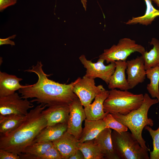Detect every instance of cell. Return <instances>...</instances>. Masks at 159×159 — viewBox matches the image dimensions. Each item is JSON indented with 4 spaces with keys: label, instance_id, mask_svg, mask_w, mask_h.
<instances>
[{
    "label": "cell",
    "instance_id": "cell-7",
    "mask_svg": "<svg viewBox=\"0 0 159 159\" xmlns=\"http://www.w3.org/2000/svg\"><path fill=\"white\" fill-rule=\"evenodd\" d=\"M78 79L73 91L84 107L90 104L97 95L106 90L101 85L96 86L94 79L85 75Z\"/></svg>",
    "mask_w": 159,
    "mask_h": 159
},
{
    "label": "cell",
    "instance_id": "cell-1",
    "mask_svg": "<svg viewBox=\"0 0 159 159\" xmlns=\"http://www.w3.org/2000/svg\"><path fill=\"white\" fill-rule=\"evenodd\" d=\"M41 61H38L36 65L24 71L35 73L38 77L37 82L33 85L20 89L19 93L23 99H34L30 101L37 104L51 106L67 104L69 105L78 98L73 92V89L78 78L68 84H61L48 78L50 74H46L43 70Z\"/></svg>",
    "mask_w": 159,
    "mask_h": 159
},
{
    "label": "cell",
    "instance_id": "cell-14",
    "mask_svg": "<svg viewBox=\"0 0 159 159\" xmlns=\"http://www.w3.org/2000/svg\"><path fill=\"white\" fill-rule=\"evenodd\" d=\"M109 93V91H103L95 97L92 103L84 107L86 119L91 120L103 119L108 113L104 111L103 103Z\"/></svg>",
    "mask_w": 159,
    "mask_h": 159
},
{
    "label": "cell",
    "instance_id": "cell-32",
    "mask_svg": "<svg viewBox=\"0 0 159 159\" xmlns=\"http://www.w3.org/2000/svg\"><path fill=\"white\" fill-rule=\"evenodd\" d=\"M68 159H84V157L82 152L78 149Z\"/></svg>",
    "mask_w": 159,
    "mask_h": 159
},
{
    "label": "cell",
    "instance_id": "cell-23",
    "mask_svg": "<svg viewBox=\"0 0 159 159\" xmlns=\"http://www.w3.org/2000/svg\"><path fill=\"white\" fill-rule=\"evenodd\" d=\"M146 76L150 80L147 89L152 97L159 102V65L146 70Z\"/></svg>",
    "mask_w": 159,
    "mask_h": 159
},
{
    "label": "cell",
    "instance_id": "cell-33",
    "mask_svg": "<svg viewBox=\"0 0 159 159\" xmlns=\"http://www.w3.org/2000/svg\"><path fill=\"white\" fill-rule=\"evenodd\" d=\"M81 3L83 5L85 11L86 10L87 0H81Z\"/></svg>",
    "mask_w": 159,
    "mask_h": 159
},
{
    "label": "cell",
    "instance_id": "cell-30",
    "mask_svg": "<svg viewBox=\"0 0 159 159\" xmlns=\"http://www.w3.org/2000/svg\"><path fill=\"white\" fill-rule=\"evenodd\" d=\"M17 0H0V11H2L4 9L10 6L14 5Z\"/></svg>",
    "mask_w": 159,
    "mask_h": 159
},
{
    "label": "cell",
    "instance_id": "cell-10",
    "mask_svg": "<svg viewBox=\"0 0 159 159\" xmlns=\"http://www.w3.org/2000/svg\"><path fill=\"white\" fill-rule=\"evenodd\" d=\"M69 105L70 112L67 131L79 140L83 129L82 122L86 118L84 108L78 98Z\"/></svg>",
    "mask_w": 159,
    "mask_h": 159
},
{
    "label": "cell",
    "instance_id": "cell-16",
    "mask_svg": "<svg viewBox=\"0 0 159 159\" xmlns=\"http://www.w3.org/2000/svg\"><path fill=\"white\" fill-rule=\"evenodd\" d=\"M111 129L106 127L94 139L104 155V159H119L114 149L111 138Z\"/></svg>",
    "mask_w": 159,
    "mask_h": 159
},
{
    "label": "cell",
    "instance_id": "cell-21",
    "mask_svg": "<svg viewBox=\"0 0 159 159\" xmlns=\"http://www.w3.org/2000/svg\"><path fill=\"white\" fill-rule=\"evenodd\" d=\"M146 6L145 14L137 17H133L125 23L127 25L139 23L147 26L151 24L157 16H159V10L156 9L152 4L151 0H144Z\"/></svg>",
    "mask_w": 159,
    "mask_h": 159
},
{
    "label": "cell",
    "instance_id": "cell-19",
    "mask_svg": "<svg viewBox=\"0 0 159 159\" xmlns=\"http://www.w3.org/2000/svg\"><path fill=\"white\" fill-rule=\"evenodd\" d=\"M85 127L79 139L80 143L94 139L104 129L107 127L103 119L97 120H85Z\"/></svg>",
    "mask_w": 159,
    "mask_h": 159
},
{
    "label": "cell",
    "instance_id": "cell-12",
    "mask_svg": "<svg viewBox=\"0 0 159 159\" xmlns=\"http://www.w3.org/2000/svg\"><path fill=\"white\" fill-rule=\"evenodd\" d=\"M69 112V105L64 104L49 106L42 113L47 120V126H52L67 123Z\"/></svg>",
    "mask_w": 159,
    "mask_h": 159
},
{
    "label": "cell",
    "instance_id": "cell-18",
    "mask_svg": "<svg viewBox=\"0 0 159 159\" xmlns=\"http://www.w3.org/2000/svg\"><path fill=\"white\" fill-rule=\"evenodd\" d=\"M67 123L47 126L42 129L34 140L33 143L53 142L61 137L67 131Z\"/></svg>",
    "mask_w": 159,
    "mask_h": 159
},
{
    "label": "cell",
    "instance_id": "cell-13",
    "mask_svg": "<svg viewBox=\"0 0 159 159\" xmlns=\"http://www.w3.org/2000/svg\"><path fill=\"white\" fill-rule=\"evenodd\" d=\"M53 143L60 153L62 159H68L79 149L80 143L78 139L67 131Z\"/></svg>",
    "mask_w": 159,
    "mask_h": 159
},
{
    "label": "cell",
    "instance_id": "cell-22",
    "mask_svg": "<svg viewBox=\"0 0 159 159\" xmlns=\"http://www.w3.org/2000/svg\"><path fill=\"white\" fill-rule=\"evenodd\" d=\"M150 44L153 46L152 49L148 52L145 51L141 54L146 70L159 65V41L152 38Z\"/></svg>",
    "mask_w": 159,
    "mask_h": 159
},
{
    "label": "cell",
    "instance_id": "cell-8",
    "mask_svg": "<svg viewBox=\"0 0 159 159\" xmlns=\"http://www.w3.org/2000/svg\"><path fill=\"white\" fill-rule=\"evenodd\" d=\"M27 99H23L17 92L0 97V114L26 115L28 110L34 107Z\"/></svg>",
    "mask_w": 159,
    "mask_h": 159
},
{
    "label": "cell",
    "instance_id": "cell-17",
    "mask_svg": "<svg viewBox=\"0 0 159 159\" xmlns=\"http://www.w3.org/2000/svg\"><path fill=\"white\" fill-rule=\"evenodd\" d=\"M22 80L15 75L0 71V97L12 94L15 91L28 86V85H22L19 84Z\"/></svg>",
    "mask_w": 159,
    "mask_h": 159
},
{
    "label": "cell",
    "instance_id": "cell-24",
    "mask_svg": "<svg viewBox=\"0 0 159 159\" xmlns=\"http://www.w3.org/2000/svg\"><path fill=\"white\" fill-rule=\"evenodd\" d=\"M79 149L83 153L84 159H103L104 155L93 140L80 143Z\"/></svg>",
    "mask_w": 159,
    "mask_h": 159
},
{
    "label": "cell",
    "instance_id": "cell-31",
    "mask_svg": "<svg viewBox=\"0 0 159 159\" xmlns=\"http://www.w3.org/2000/svg\"><path fill=\"white\" fill-rule=\"evenodd\" d=\"M16 36L14 34L10 36L6 39H0V45L1 46L4 44H10L12 46L15 45L14 42L10 40V39H14Z\"/></svg>",
    "mask_w": 159,
    "mask_h": 159
},
{
    "label": "cell",
    "instance_id": "cell-4",
    "mask_svg": "<svg viewBox=\"0 0 159 159\" xmlns=\"http://www.w3.org/2000/svg\"><path fill=\"white\" fill-rule=\"evenodd\" d=\"M104 103V111L111 114L126 115L138 109L144 100L142 94H135L128 90H110Z\"/></svg>",
    "mask_w": 159,
    "mask_h": 159
},
{
    "label": "cell",
    "instance_id": "cell-20",
    "mask_svg": "<svg viewBox=\"0 0 159 159\" xmlns=\"http://www.w3.org/2000/svg\"><path fill=\"white\" fill-rule=\"evenodd\" d=\"M25 116L0 114V135H7L16 129L22 122Z\"/></svg>",
    "mask_w": 159,
    "mask_h": 159
},
{
    "label": "cell",
    "instance_id": "cell-29",
    "mask_svg": "<svg viewBox=\"0 0 159 159\" xmlns=\"http://www.w3.org/2000/svg\"><path fill=\"white\" fill-rule=\"evenodd\" d=\"M0 159H20L18 154L0 149Z\"/></svg>",
    "mask_w": 159,
    "mask_h": 159
},
{
    "label": "cell",
    "instance_id": "cell-5",
    "mask_svg": "<svg viewBox=\"0 0 159 159\" xmlns=\"http://www.w3.org/2000/svg\"><path fill=\"white\" fill-rule=\"evenodd\" d=\"M112 144L119 159H149V150L142 147L131 133H120L114 130L111 133Z\"/></svg>",
    "mask_w": 159,
    "mask_h": 159
},
{
    "label": "cell",
    "instance_id": "cell-3",
    "mask_svg": "<svg viewBox=\"0 0 159 159\" xmlns=\"http://www.w3.org/2000/svg\"><path fill=\"white\" fill-rule=\"evenodd\" d=\"M159 102L157 99H152L147 93L144 95V100L140 106L129 114L124 115L119 113L111 114L117 121L126 126L135 138L140 145L148 150L145 141L142 137V132L147 125L152 127L153 120L148 117V112L150 107Z\"/></svg>",
    "mask_w": 159,
    "mask_h": 159
},
{
    "label": "cell",
    "instance_id": "cell-15",
    "mask_svg": "<svg viewBox=\"0 0 159 159\" xmlns=\"http://www.w3.org/2000/svg\"><path fill=\"white\" fill-rule=\"evenodd\" d=\"M115 62V68L110 78L108 87L110 90L118 88L121 90H128L130 89L125 74L127 67L126 61L120 60Z\"/></svg>",
    "mask_w": 159,
    "mask_h": 159
},
{
    "label": "cell",
    "instance_id": "cell-34",
    "mask_svg": "<svg viewBox=\"0 0 159 159\" xmlns=\"http://www.w3.org/2000/svg\"><path fill=\"white\" fill-rule=\"evenodd\" d=\"M156 4L157 6L159 7V0H151Z\"/></svg>",
    "mask_w": 159,
    "mask_h": 159
},
{
    "label": "cell",
    "instance_id": "cell-9",
    "mask_svg": "<svg viewBox=\"0 0 159 159\" xmlns=\"http://www.w3.org/2000/svg\"><path fill=\"white\" fill-rule=\"evenodd\" d=\"M81 63L86 69V76L95 79L98 78L104 81L107 85L116 67L115 62L108 65L104 64L105 60L99 58L96 62L87 60L84 55L79 58Z\"/></svg>",
    "mask_w": 159,
    "mask_h": 159
},
{
    "label": "cell",
    "instance_id": "cell-26",
    "mask_svg": "<svg viewBox=\"0 0 159 159\" xmlns=\"http://www.w3.org/2000/svg\"><path fill=\"white\" fill-rule=\"evenodd\" d=\"M159 120V117H158ZM149 133L153 140V149L150 152V159H159V126L156 130H153L148 125L144 127Z\"/></svg>",
    "mask_w": 159,
    "mask_h": 159
},
{
    "label": "cell",
    "instance_id": "cell-28",
    "mask_svg": "<svg viewBox=\"0 0 159 159\" xmlns=\"http://www.w3.org/2000/svg\"><path fill=\"white\" fill-rule=\"evenodd\" d=\"M39 159H62L59 152L53 145Z\"/></svg>",
    "mask_w": 159,
    "mask_h": 159
},
{
    "label": "cell",
    "instance_id": "cell-27",
    "mask_svg": "<svg viewBox=\"0 0 159 159\" xmlns=\"http://www.w3.org/2000/svg\"><path fill=\"white\" fill-rule=\"evenodd\" d=\"M103 120L107 127L112 129L119 133L127 131L128 128L117 121L111 113H108Z\"/></svg>",
    "mask_w": 159,
    "mask_h": 159
},
{
    "label": "cell",
    "instance_id": "cell-6",
    "mask_svg": "<svg viewBox=\"0 0 159 159\" xmlns=\"http://www.w3.org/2000/svg\"><path fill=\"white\" fill-rule=\"evenodd\" d=\"M145 51L143 46L136 44L134 40L125 38L120 39L117 45L104 49L99 58L104 59L107 63L120 60L126 61L132 53L137 52L142 54Z\"/></svg>",
    "mask_w": 159,
    "mask_h": 159
},
{
    "label": "cell",
    "instance_id": "cell-11",
    "mask_svg": "<svg viewBox=\"0 0 159 159\" xmlns=\"http://www.w3.org/2000/svg\"><path fill=\"white\" fill-rule=\"evenodd\" d=\"M127 80L130 89L144 81L146 76L144 60L142 56L126 61Z\"/></svg>",
    "mask_w": 159,
    "mask_h": 159
},
{
    "label": "cell",
    "instance_id": "cell-25",
    "mask_svg": "<svg viewBox=\"0 0 159 159\" xmlns=\"http://www.w3.org/2000/svg\"><path fill=\"white\" fill-rule=\"evenodd\" d=\"M53 145L52 142L33 143L26 147L22 153L30 154L34 156L36 159H39Z\"/></svg>",
    "mask_w": 159,
    "mask_h": 159
},
{
    "label": "cell",
    "instance_id": "cell-2",
    "mask_svg": "<svg viewBox=\"0 0 159 159\" xmlns=\"http://www.w3.org/2000/svg\"><path fill=\"white\" fill-rule=\"evenodd\" d=\"M40 104L25 116L21 124L10 133L0 137V149L19 154L33 143L39 133L47 126L42 113L47 107Z\"/></svg>",
    "mask_w": 159,
    "mask_h": 159
}]
</instances>
